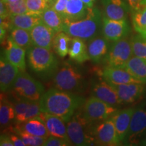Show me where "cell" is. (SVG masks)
<instances>
[{
  "label": "cell",
  "instance_id": "obj_1",
  "mask_svg": "<svg viewBox=\"0 0 146 146\" xmlns=\"http://www.w3.org/2000/svg\"><path fill=\"white\" fill-rule=\"evenodd\" d=\"M84 102L81 96L56 88L49 89L39 100L42 112L55 115L65 122L70 120Z\"/></svg>",
  "mask_w": 146,
  "mask_h": 146
},
{
  "label": "cell",
  "instance_id": "obj_2",
  "mask_svg": "<svg viewBox=\"0 0 146 146\" xmlns=\"http://www.w3.org/2000/svg\"><path fill=\"white\" fill-rule=\"evenodd\" d=\"M27 60L31 70L42 79L53 78L58 69V62L50 50L32 45L27 50Z\"/></svg>",
  "mask_w": 146,
  "mask_h": 146
},
{
  "label": "cell",
  "instance_id": "obj_3",
  "mask_svg": "<svg viewBox=\"0 0 146 146\" xmlns=\"http://www.w3.org/2000/svg\"><path fill=\"white\" fill-rule=\"evenodd\" d=\"M101 12L97 8H91L88 15L83 19L75 22H64L63 32L69 36L83 40L96 37L102 28Z\"/></svg>",
  "mask_w": 146,
  "mask_h": 146
},
{
  "label": "cell",
  "instance_id": "obj_4",
  "mask_svg": "<svg viewBox=\"0 0 146 146\" xmlns=\"http://www.w3.org/2000/svg\"><path fill=\"white\" fill-rule=\"evenodd\" d=\"M94 123L89 122L84 116L81 110H78L67 122V134L72 145H96L94 135Z\"/></svg>",
  "mask_w": 146,
  "mask_h": 146
},
{
  "label": "cell",
  "instance_id": "obj_5",
  "mask_svg": "<svg viewBox=\"0 0 146 146\" xmlns=\"http://www.w3.org/2000/svg\"><path fill=\"white\" fill-rule=\"evenodd\" d=\"M56 89L67 92H80L85 87V80L83 74L78 67L66 62L58 67L53 77Z\"/></svg>",
  "mask_w": 146,
  "mask_h": 146
},
{
  "label": "cell",
  "instance_id": "obj_6",
  "mask_svg": "<svg viewBox=\"0 0 146 146\" xmlns=\"http://www.w3.org/2000/svg\"><path fill=\"white\" fill-rule=\"evenodd\" d=\"M11 91L16 100L39 101L44 94V87L27 72L20 70Z\"/></svg>",
  "mask_w": 146,
  "mask_h": 146
},
{
  "label": "cell",
  "instance_id": "obj_7",
  "mask_svg": "<svg viewBox=\"0 0 146 146\" xmlns=\"http://www.w3.org/2000/svg\"><path fill=\"white\" fill-rule=\"evenodd\" d=\"M81 110L84 116L94 124L112 117L117 111L116 107L112 106L94 96L84 102Z\"/></svg>",
  "mask_w": 146,
  "mask_h": 146
},
{
  "label": "cell",
  "instance_id": "obj_8",
  "mask_svg": "<svg viewBox=\"0 0 146 146\" xmlns=\"http://www.w3.org/2000/svg\"><path fill=\"white\" fill-rule=\"evenodd\" d=\"M146 133V102L135 108L130 126L123 143L137 145Z\"/></svg>",
  "mask_w": 146,
  "mask_h": 146
},
{
  "label": "cell",
  "instance_id": "obj_9",
  "mask_svg": "<svg viewBox=\"0 0 146 146\" xmlns=\"http://www.w3.org/2000/svg\"><path fill=\"white\" fill-rule=\"evenodd\" d=\"M133 54L130 40L125 38L113 41L104 63L106 64L107 66L124 69Z\"/></svg>",
  "mask_w": 146,
  "mask_h": 146
},
{
  "label": "cell",
  "instance_id": "obj_10",
  "mask_svg": "<svg viewBox=\"0 0 146 146\" xmlns=\"http://www.w3.org/2000/svg\"><path fill=\"white\" fill-rule=\"evenodd\" d=\"M94 135L96 145L115 146L121 144L112 117L95 124Z\"/></svg>",
  "mask_w": 146,
  "mask_h": 146
},
{
  "label": "cell",
  "instance_id": "obj_11",
  "mask_svg": "<svg viewBox=\"0 0 146 146\" xmlns=\"http://www.w3.org/2000/svg\"><path fill=\"white\" fill-rule=\"evenodd\" d=\"M131 32L127 20H112L104 16L102 19V33L110 41H116L125 39Z\"/></svg>",
  "mask_w": 146,
  "mask_h": 146
},
{
  "label": "cell",
  "instance_id": "obj_12",
  "mask_svg": "<svg viewBox=\"0 0 146 146\" xmlns=\"http://www.w3.org/2000/svg\"><path fill=\"white\" fill-rule=\"evenodd\" d=\"M91 94L106 103L117 107L121 104L117 93L112 85L100 74V77L94 79L91 83Z\"/></svg>",
  "mask_w": 146,
  "mask_h": 146
},
{
  "label": "cell",
  "instance_id": "obj_13",
  "mask_svg": "<svg viewBox=\"0 0 146 146\" xmlns=\"http://www.w3.org/2000/svg\"><path fill=\"white\" fill-rule=\"evenodd\" d=\"M117 93L121 104H134L143 98L145 88L142 83H131L114 85L110 83Z\"/></svg>",
  "mask_w": 146,
  "mask_h": 146
},
{
  "label": "cell",
  "instance_id": "obj_14",
  "mask_svg": "<svg viewBox=\"0 0 146 146\" xmlns=\"http://www.w3.org/2000/svg\"><path fill=\"white\" fill-rule=\"evenodd\" d=\"M3 43V54L6 59L10 62L12 64L16 66L20 70L25 71L26 68L25 62V49L19 46L10 39V36L7 37L4 41L1 42Z\"/></svg>",
  "mask_w": 146,
  "mask_h": 146
},
{
  "label": "cell",
  "instance_id": "obj_15",
  "mask_svg": "<svg viewBox=\"0 0 146 146\" xmlns=\"http://www.w3.org/2000/svg\"><path fill=\"white\" fill-rule=\"evenodd\" d=\"M13 104L16 113V123L39 116L42 112L39 101L16 100Z\"/></svg>",
  "mask_w": 146,
  "mask_h": 146
},
{
  "label": "cell",
  "instance_id": "obj_16",
  "mask_svg": "<svg viewBox=\"0 0 146 146\" xmlns=\"http://www.w3.org/2000/svg\"><path fill=\"white\" fill-rule=\"evenodd\" d=\"M20 72L18 67L9 62L1 52L0 58V88L3 93L10 90Z\"/></svg>",
  "mask_w": 146,
  "mask_h": 146
},
{
  "label": "cell",
  "instance_id": "obj_17",
  "mask_svg": "<svg viewBox=\"0 0 146 146\" xmlns=\"http://www.w3.org/2000/svg\"><path fill=\"white\" fill-rule=\"evenodd\" d=\"M33 45L51 50L56 32L43 21L38 23L30 31Z\"/></svg>",
  "mask_w": 146,
  "mask_h": 146
},
{
  "label": "cell",
  "instance_id": "obj_18",
  "mask_svg": "<svg viewBox=\"0 0 146 146\" xmlns=\"http://www.w3.org/2000/svg\"><path fill=\"white\" fill-rule=\"evenodd\" d=\"M104 16L112 20H127L130 7L126 0H101Z\"/></svg>",
  "mask_w": 146,
  "mask_h": 146
},
{
  "label": "cell",
  "instance_id": "obj_19",
  "mask_svg": "<svg viewBox=\"0 0 146 146\" xmlns=\"http://www.w3.org/2000/svg\"><path fill=\"white\" fill-rule=\"evenodd\" d=\"M110 41L104 36H96L90 39L87 45L89 58L94 63L100 64L104 62L108 54Z\"/></svg>",
  "mask_w": 146,
  "mask_h": 146
},
{
  "label": "cell",
  "instance_id": "obj_20",
  "mask_svg": "<svg viewBox=\"0 0 146 146\" xmlns=\"http://www.w3.org/2000/svg\"><path fill=\"white\" fill-rule=\"evenodd\" d=\"M0 123L3 133H6L16 123V113L13 102H10L2 92L0 99Z\"/></svg>",
  "mask_w": 146,
  "mask_h": 146
},
{
  "label": "cell",
  "instance_id": "obj_21",
  "mask_svg": "<svg viewBox=\"0 0 146 146\" xmlns=\"http://www.w3.org/2000/svg\"><path fill=\"white\" fill-rule=\"evenodd\" d=\"M134 110L135 108H127L121 110H117L112 116L121 143H123L127 136Z\"/></svg>",
  "mask_w": 146,
  "mask_h": 146
},
{
  "label": "cell",
  "instance_id": "obj_22",
  "mask_svg": "<svg viewBox=\"0 0 146 146\" xmlns=\"http://www.w3.org/2000/svg\"><path fill=\"white\" fill-rule=\"evenodd\" d=\"M39 117L45 123L51 135L64 139L70 143L67 134L66 127L64 124L65 121H64L62 118L47 112H41Z\"/></svg>",
  "mask_w": 146,
  "mask_h": 146
},
{
  "label": "cell",
  "instance_id": "obj_23",
  "mask_svg": "<svg viewBox=\"0 0 146 146\" xmlns=\"http://www.w3.org/2000/svg\"><path fill=\"white\" fill-rule=\"evenodd\" d=\"M101 75L109 83L114 85L131 83H141L133 76L129 72L123 68L106 66L102 71Z\"/></svg>",
  "mask_w": 146,
  "mask_h": 146
},
{
  "label": "cell",
  "instance_id": "obj_24",
  "mask_svg": "<svg viewBox=\"0 0 146 146\" xmlns=\"http://www.w3.org/2000/svg\"><path fill=\"white\" fill-rule=\"evenodd\" d=\"M14 128L22 132L44 138H47L50 135L46 126L39 116L22 123H16L14 125Z\"/></svg>",
  "mask_w": 146,
  "mask_h": 146
},
{
  "label": "cell",
  "instance_id": "obj_25",
  "mask_svg": "<svg viewBox=\"0 0 146 146\" xmlns=\"http://www.w3.org/2000/svg\"><path fill=\"white\" fill-rule=\"evenodd\" d=\"M91 8L81 0H68L64 16V22H75L83 19L88 15Z\"/></svg>",
  "mask_w": 146,
  "mask_h": 146
},
{
  "label": "cell",
  "instance_id": "obj_26",
  "mask_svg": "<svg viewBox=\"0 0 146 146\" xmlns=\"http://www.w3.org/2000/svg\"><path fill=\"white\" fill-rule=\"evenodd\" d=\"M41 14L27 12L10 16L11 28L16 27L30 31L35 25L42 21Z\"/></svg>",
  "mask_w": 146,
  "mask_h": 146
},
{
  "label": "cell",
  "instance_id": "obj_27",
  "mask_svg": "<svg viewBox=\"0 0 146 146\" xmlns=\"http://www.w3.org/2000/svg\"><path fill=\"white\" fill-rule=\"evenodd\" d=\"M68 56L73 61L80 64L90 60L87 47L85 45L84 40L78 37L71 39Z\"/></svg>",
  "mask_w": 146,
  "mask_h": 146
},
{
  "label": "cell",
  "instance_id": "obj_28",
  "mask_svg": "<svg viewBox=\"0 0 146 146\" xmlns=\"http://www.w3.org/2000/svg\"><path fill=\"white\" fill-rule=\"evenodd\" d=\"M133 76L142 84H146V60L132 56L126 64L125 68Z\"/></svg>",
  "mask_w": 146,
  "mask_h": 146
},
{
  "label": "cell",
  "instance_id": "obj_29",
  "mask_svg": "<svg viewBox=\"0 0 146 146\" xmlns=\"http://www.w3.org/2000/svg\"><path fill=\"white\" fill-rule=\"evenodd\" d=\"M43 23L56 32V33L63 31L64 20L62 16L52 7H49L41 14Z\"/></svg>",
  "mask_w": 146,
  "mask_h": 146
},
{
  "label": "cell",
  "instance_id": "obj_30",
  "mask_svg": "<svg viewBox=\"0 0 146 146\" xmlns=\"http://www.w3.org/2000/svg\"><path fill=\"white\" fill-rule=\"evenodd\" d=\"M71 39L70 36L65 32L58 33L53 39L52 47L55 52L60 58H64L68 54Z\"/></svg>",
  "mask_w": 146,
  "mask_h": 146
},
{
  "label": "cell",
  "instance_id": "obj_31",
  "mask_svg": "<svg viewBox=\"0 0 146 146\" xmlns=\"http://www.w3.org/2000/svg\"><path fill=\"white\" fill-rule=\"evenodd\" d=\"M10 38L19 46L28 50L32 46V40L29 31L13 27L10 30Z\"/></svg>",
  "mask_w": 146,
  "mask_h": 146
},
{
  "label": "cell",
  "instance_id": "obj_32",
  "mask_svg": "<svg viewBox=\"0 0 146 146\" xmlns=\"http://www.w3.org/2000/svg\"><path fill=\"white\" fill-rule=\"evenodd\" d=\"M131 12L135 31L137 34L146 38V7Z\"/></svg>",
  "mask_w": 146,
  "mask_h": 146
},
{
  "label": "cell",
  "instance_id": "obj_33",
  "mask_svg": "<svg viewBox=\"0 0 146 146\" xmlns=\"http://www.w3.org/2000/svg\"><path fill=\"white\" fill-rule=\"evenodd\" d=\"M130 41L133 55L146 60V38L137 34L133 36Z\"/></svg>",
  "mask_w": 146,
  "mask_h": 146
},
{
  "label": "cell",
  "instance_id": "obj_34",
  "mask_svg": "<svg viewBox=\"0 0 146 146\" xmlns=\"http://www.w3.org/2000/svg\"><path fill=\"white\" fill-rule=\"evenodd\" d=\"M14 133L17 134L18 136L21 137L24 143H25V145H31V146H40L43 145L46 140V138L42 137L35 136L33 135L29 134V133L22 132V131H18L14 128V126L12 127L10 130L8 131V133Z\"/></svg>",
  "mask_w": 146,
  "mask_h": 146
},
{
  "label": "cell",
  "instance_id": "obj_35",
  "mask_svg": "<svg viewBox=\"0 0 146 146\" xmlns=\"http://www.w3.org/2000/svg\"><path fill=\"white\" fill-rule=\"evenodd\" d=\"M47 0H26L27 8L29 12L41 14L50 7Z\"/></svg>",
  "mask_w": 146,
  "mask_h": 146
},
{
  "label": "cell",
  "instance_id": "obj_36",
  "mask_svg": "<svg viewBox=\"0 0 146 146\" xmlns=\"http://www.w3.org/2000/svg\"><path fill=\"white\" fill-rule=\"evenodd\" d=\"M5 4L7 5L10 16L29 12L27 6L26 0H20L16 2L5 3Z\"/></svg>",
  "mask_w": 146,
  "mask_h": 146
},
{
  "label": "cell",
  "instance_id": "obj_37",
  "mask_svg": "<svg viewBox=\"0 0 146 146\" xmlns=\"http://www.w3.org/2000/svg\"><path fill=\"white\" fill-rule=\"evenodd\" d=\"M70 142L67 141L64 139L58 137L50 135L46 138L44 143V146H66L71 145Z\"/></svg>",
  "mask_w": 146,
  "mask_h": 146
},
{
  "label": "cell",
  "instance_id": "obj_38",
  "mask_svg": "<svg viewBox=\"0 0 146 146\" xmlns=\"http://www.w3.org/2000/svg\"><path fill=\"white\" fill-rule=\"evenodd\" d=\"M68 0H50L52 1V8L58 12L64 18L67 3Z\"/></svg>",
  "mask_w": 146,
  "mask_h": 146
},
{
  "label": "cell",
  "instance_id": "obj_39",
  "mask_svg": "<svg viewBox=\"0 0 146 146\" xmlns=\"http://www.w3.org/2000/svg\"><path fill=\"white\" fill-rule=\"evenodd\" d=\"M130 7L131 11H135L146 7V0H126Z\"/></svg>",
  "mask_w": 146,
  "mask_h": 146
},
{
  "label": "cell",
  "instance_id": "obj_40",
  "mask_svg": "<svg viewBox=\"0 0 146 146\" xmlns=\"http://www.w3.org/2000/svg\"><path fill=\"white\" fill-rule=\"evenodd\" d=\"M0 145L1 146H13V142L10 139V135L6 133H3L0 137Z\"/></svg>",
  "mask_w": 146,
  "mask_h": 146
},
{
  "label": "cell",
  "instance_id": "obj_41",
  "mask_svg": "<svg viewBox=\"0 0 146 146\" xmlns=\"http://www.w3.org/2000/svg\"><path fill=\"white\" fill-rule=\"evenodd\" d=\"M10 133V139H12V142L14 146H24L25 145V143H24L23 139L18 135L17 134L14 133Z\"/></svg>",
  "mask_w": 146,
  "mask_h": 146
},
{
  "label": "cell",
  "instance_id": "obj_42",
  "mask_svg": "<svg viewBox=\"0 0 146 146\" xmlns=\"http://www.w3.org/2000/svg\"><path fill=\"white\" fill-rule=\"evenodd\" d=\"M0 16L1 18H6L10 16L6 4L2 1L0 2Z\"/></svg>",
  "mask_w": 146,
  "mask_h": 146
},
{
  "label": "cell",
  "instance_id": "obj_43",
  "mask_svg": "<svg viewBox=\"0 0 146 146\" xmlns=\"http://www.w3.org/2000/svg\"><path fill=\"white\" fill-rule=\"evenodd\" d=\"M84 3H85L89 8H94V3L96 2V0H81Z\"/></svg>",
  "mask_w": 146,
  "mask_h": 146
},
{
  "label": "cell",
  "instance_id": "obj_44",
  "mask_svg": "<svg viewBox=\"0 0 146 146\" xmlns=\"http://www.w3.org/2000/svg\"><path fill=\"white\" fill-rule=\"evenodd\" d=\"M139 145H144L146 146V133L144 134V135L142 137L141 140L140 141L139 143Z\"/></svg>",
  "mask_w": 146,
  "mask_h": 146
},
{
  "label": "cell",
  "instance_id": "obj_45",
  "mask_svg": "<svg viewBox=\"0 0 146 146\" xmlns=\"http://www.w3.org/2000/svg\"><path fill=\"white\" fill-rule=\"evenodd\" d=\"M1 1H2L3 2H4L5 3H10L16 2V1H20V0H1Z\"/></svg>",
  "mask_w": 146,
  "mask_h": 146
},
{
  "label": "cell",
  "instance_id": "obj_46",
  "mask_svg": "<svg viewBox=\"0 0 146 146\" xmlns=\"http://www.w3.org/2000/svg\"><path fill=\"white\" fill-rule=\"evenodd\" d=\"M47 1H50V0H47Z\"/></svg>",
  "mask_w": 146,
  "mask_h": 146
}]
</instances>
